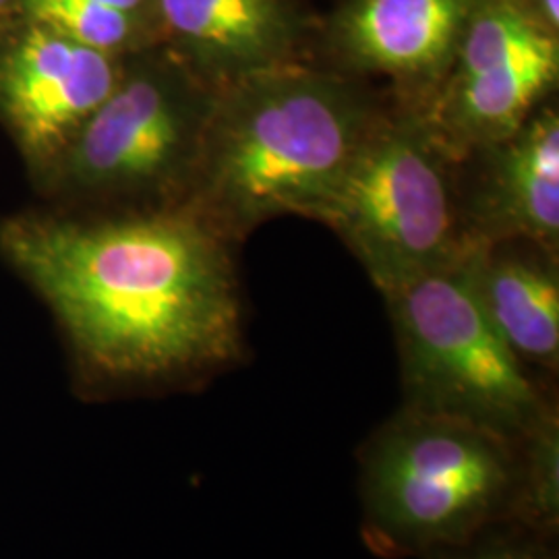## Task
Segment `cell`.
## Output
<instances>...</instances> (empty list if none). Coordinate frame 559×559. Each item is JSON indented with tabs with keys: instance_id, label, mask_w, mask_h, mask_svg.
Returning a JSON list of instances; mask_svg holds the SVG:
<instances>
[{
	"instance_id": "obj_1",
	"label": "cell",
	"mask_w": 559,
	"mask_h": 559,
	"mask_svg": "<svg viewBox=\"0 0 559 559\" xmlns=\"http://www.w3.org/2000/svg\"><path fill=\"white\" fill-rule=\"evenodd\" d=\"M0 249L94 380L191 383L245 355L230 242L182 203L94 222L20 216L2 224Z\"/></svg>"
},
{
	"instance_id": "obj_2",
	"label": "cell",
	"mask_w": 559,
	"mask_h": 559,
	"mask_svg": "<svg viewBox=\"0 0 559 559\" xmlns=\"http://www.w3.org/2000/svg\"><path fill=\"white\" fill-rule=\"evenodd\" d=\"M383 110L353 78L300 60L224 85L180 203L230 245L278 216L320 221Z\"/></svg>"
},
{
	"instance_id": "obj_3",
	"label": "cell",
	"mask_w": 559,
	"mask_h": 559,
	"mask_svg": "<svg viewBox=\"0 0 559 559\" xmlns=\"http://www.w3.org/2000/svg\"><path fill=\"white\" fill-rule=\"evenodd\" d=\"M519 441L402 406L359 450L360 533L385 559L429 558L508 522Z\"/></svg>"
},
{
	"instance_id": "obj_4",
	"label": "cell",
	"mask_w": 559,
	"mask_h": 559,
	"mask_svg": "<svg viewBox=\"0 0 559 559\" xmlns=\"http://www.w3.org/2000/svg\"><path fill=\"white\" fill-rule=\"evenodd\" d=\"M381 295L462 260L473 237L459 160L417 108L383 110L321 212Z\"/></svg>"
},
{
	"instance_id": "obj_5",
	"label": "cell",
	"mask_w": 559,
	"mask_h": 559,
	"mask_svg": "<svg viewBox=\"0 0 559 559\" xmlns=\"http://www.w3.org/2000/svg\"><path fill=\"white\" fill-rule=\"evenodd\" d=\"M468 253L383 293L399 346L402 406L519 441L556 404L485 313Z\"/></svg>"
},
{
	"instance_id": "obj_6",
	"label": "cell",
	"mask_w": 559,
	"mask_h": 559,
	"mask_svg": "<svg viewBox=\"0 0 559 559\" xmlns=\"http://www.w3.org/2000/svg\"><path fill=\"white\" fill-rule=\"evenodd\" d=\"M216 87L175 57L122 64L117 87L55 164L62 189L94 200L185 198Z\"/></svg>"
},
{
	"instance_id": "obj_7",
	"label": "cell",
	"mask_w": 559,
	"mask_h": 559,
	"mask_svg": "<svg viewBox=\"0 0 559 559\" xmlns=\"http://www.w3.org/2000/svg\"><path fill=\"white\" fill-rule=\"evenodd\" d=\"M122 64L120 57L29 23L0 55V117L25 158L55 166L112 94Z\"/></svg>"
},
{
	"instance_id": "obj_8",
	"label": "cell",
	"mask_w": 559,
	"mask_h": 559,
	"mask_svg": "<svg viewBox=\"0 0 559 559\" xmlns=\"http://www.w3.org/2000/svg\"><path fill=\"white\" fill-rule=\"evenodd\" d=\"M479 0H344L332 21L340 62L399 85L400 104L423 108L450 73Z\"/></svg>"
},
{
	"instance_id": "obj_9",
	"label": "cell",
	"mask_w": 559,
	"mask_h": 559,
	"mask_svg": "<svg viewBox=\"0 0 559 559\" xmlns=\"http://www.w3.org/2000/svg\"><path fill=\"white\" fill-rule=\"evenodd\" d=\"M473 179L460 177L464 218L479 240H528L549 251L559 242V115L540 104L514 135L483 147Z\"/></svg>"
},
{
	"instance_id": "obj_10",
	"label": "cell",
	"mask_w": 559,
	"mask_h": 559,
	"mask_svg": "<svg viewBox=\"0 0 559 559\" xmlns=\"http://www.w3.org/2000/svg\"><path fill=\"white\" fill-rule=\"evenodd\" d=\"M177 57L221 90L286 62H299L302 21L290 0H156Z\"/></svg>"
},
{
	"instance_id": "obj_11",
	"label": "cell",
	"mask_w": 559,
	"mask_h": 559,
	"mask_svg": "<svg viewBox=\"0 0 559 559\" xmlns=\"http://www.w3.org/2000/svg\"><path fill=\"white\" fill-rule=\"evenodd\" d=\"M468 265L480 305L524 367L556 373L559 276L556 251L528 240H477Z\"/></svg>"
},
{
	"instance_id": "obj_12",
	"label": "cell",
	"mask_w": 559,
	"mask_h": 559,
	"mask_svg": "<svg viewBox=\"0 0 559 559\" xmlns=\"http://www.w3.org/2000/svg\"><path fill=\"white\" fill-rule=\"evenodd\" d=\"M510 524L554 540L559 531L558 406L519 440V477Z\"/></svg>"
},
{
	"instance_id": "obj_13",
	"label": "cell",
	"mask_w": 559,
	"mask_h": 559,
	"mask_svg": "<svg viewBox=\"0 0 559 559\" xmlns=\"http://www.w3.org/2000/svg\"><path fill=\"white\" fill-rule=\"evenodd\" d=\"M23 4L29 23L112 57L133 50L143 29V17L110 9L98 0H25Z\"/></svg>"
},
{
	"instance_id": "obj_14",
	"label": "cell",
	"mask_w": 559,
	"mask_h": 559,
	"mask_svg": "<svg viewBox=\"0 0 559 559\" xmlns=\"http://www.w3.org/2000/svg\"><path fill=\"white\" fill-rule=\"evenodd\" d=\"M425 559H558L551 540L503 522L485 531L477 539L454 549H445Z\"/></svg>"
},
{
	"instance_id": "obj_15",
	"label": "cell",
	"mask_w": 559,
	"mask_h": 559,
	"mask_svg": "<svg viewBox=\"0 0 559 559\" xmlns=\"http://www.w3.org/2000/svg\"><path fill=\"white\" fill-rule=\"evenodd\" d=\"M520 2L540 29L558 38L559 0H520Z\"/></svg>"
},
{
	"instance_id": "obj_16",
	"label": "cell",
	"mask_w": 559,
	"mask_h": 559,
	"mask_svg": "<svg viewBox=\"0 0 559 559\" xmlns=\"http://www.w3.org/2000/svg\"><path fill=\"white\" fill-rule=\"evenodd\" d=\"M98 2L110 7V9L122 11V13L138 15V17H143V13H145L150 7L156 11V0H98Z\"/></svg>"
},
{
	"instance_id": "obj_17",
	"label": "cell",
	"mask_w": 559,
	"mask_h": 559,
	"mask_svg": "<svg viewBox=\"0 0 559 559\" xmlns=\"http://www.w3.org/2000/svg\"><path fill=\"white\" fill-rule=\"evenodd\" d=\"M11 2H13V0H0V13H2Z\"/></svg>"
}]
</instances>
